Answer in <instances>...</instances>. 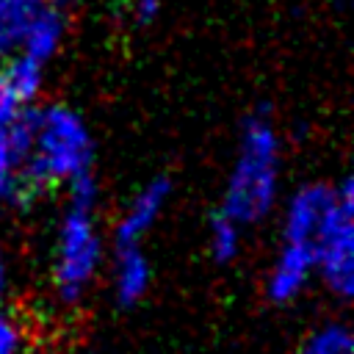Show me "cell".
Here are the masks:
<instances>
[{"instance_id":"6da1fadb","label":"cell","mask_w":354,"mask_h":354,"mask_svg":"<svg viewBox=\"0 0 354 354\" xmlns=\"http://www.w3.org/2000/svg\"><path fill=\"white\" fill-rule=\"evenodd\" d=\"M94 138L83 116L66 105H47L33 111L30 147L19 169L14 199H36L53 185H66L77 174L91 171Z\"/></svg>"},{"instance_id":"ba28073f","label":"cell","mask_w":354,"mask_h":354,"mask_svg":"<svg viewBox=\"0 0 354 354\" xmlns=\"http://www.w3.org/2000/svg\"><path fill=\"white\" fill-rule=\"evenodd\" d=\"M149 260L144 257L138 243L116 246V266H113V299L122 307H133L149 290Z\"/></svg>"},{"instance_id":"277c9868","label":"cell","mask_w":354,"mask_h":354,"mask_svg":"<svg viewBox=\"0 0 354 354\" xmlns=\"http://www.w3.org/2000/svg\"><path fill=\"white\" fill-rule=\"evenodd\" d=\"M332 202L313 241L315 271L324 285L337 296L348 299L354 290V194L351 180L332 185Z\"/></svg>"},{"instance_id":"9a60e30c","label":"cell","mask_w":354,"mask_h":354,"mask_svg":"<svg viewBox=\"0 0 354 354\" xmlns=\"http://www.w3.org/2000/svg\"><path fill=\"white\" fill-rule=\"evenodd\" d=\"M25 108H28V105L17 97V91L8 86V80H6L3 72H0V127H8Z\"/></svg>"},{"instance_id":"7a4b0ae2","label":"cell","mask_w":354,"mask_h":354,"mask_svg":"<svg viewBox=\"0 0 354 354\" xmlns=\"http://www.w3.org/2000/svg\"><path fill=\"white\" fill-rule=\"evenodd\" d=\"M279 194V136L268 113H252L243 122L238 155L224 191V213L241 227L263 221Z\"/></svg>"},{"instance_id":"2e32d148","label":"cell","mask_w":354,"mask_h":354,"mask_svg":"<svg viewBox=\"0 0 354 354\" xmlns=\"http://www.w3.org/2000/svg\"><path fill=\"white\" fill-rule=\"evenodd\" d=\"M160 14V0H136L133 3V17L138 25H149Z\"/></svg>"},{"instance_id":"30bf717a","label":"cell","mask_w":354,"mask_h":354,"mask_svg":"<svg viewBox=\"0 0 354 354\" xmlns=\"http://www.w3.org/2000/svg\"><path fill=\"white\" fill-rule=\"evenodd\" d=\"M44 0H0V64L19 53L22 36Z\"/></svg>"},{"instance_id":"ac0fdd59","label":"cell","mask_w":354,"mask_h":354,"mask_svg":"<svg viewBox=\"0 0 354 354\" xmlns=\"http://www.w3.org/2000/svg\"><path fill=\"white\" fill-rule=\"evenodd\" d=\"M61 3H66V0H61Z\"/></svg>"},{"instance_id":"5b68a950","label":"cell","mask_w":354,"mask_h":354,"mask_svg":"<svg viewBox=\"0 0 354 354\" xmlns=\"http://www.w3.org/2000/svg\"><path fill=\"white\" fill-rule=\"evenodd\" d=\"M171 196V183L169 177H152L124 207L119 224H116V246H130L141 243V238L155 227L160 218L166 202Z\"/></svg>"},{"instance_id":"8fae6325","label":"cell","mask_w":354,"mask_h":354,"mask_svg":"<svg viewBox=\"0 0 354 354\" xmlns=\"http://www.w3.org/2000/svg\"><path fill=\"white\" fill-rule=\"evenodd\" d=\"M210 254L216 263H230L238 257L241 252V224L235 218H230L224 210H218L210 218Z\"/></svg>"},{"instance_id":"5bb4252c","label":"cell","mask_w":354,"mask_h":354,"mask_svg":"<svg viewBox=\"0 0 354 354\" xmlns=\"http://www.w3.org/2000/svg\"><path fill=\"white\" fill-rule=\"evenodd\" d=\"M28 332L11 313L0 310V354H25Z\"/></svg>"},{"instance_id":"4fadbf2b","label":"cell","mask_w":354,"mask_h":354,"mask_svg":"<svg viewBox=\"0 0 354 354\" xmlns=\"http://www.w3.org/2000/svg\"><path fill=\"white\" fill-rule=\"evenodd\" d=\"M19 169H22V155L8 138L6 127H0V202L17 196L19 185Z\"/></svg>"},{"instance_id":"9c48e42d","label":"cell","mask_w":354,"mask_h":354,"mask_svg":"<svg viewBox=\"0 0 354 354\" xmlns=\"http://www.w3.org/2000/svg\"><path fill=\"white\" fill-rule=\"evenodd\" d=\"M64 30H66L64 14L44 0V6L36 11V17L30 19V25H28V30L22 36L19 53L28 55V58H33V61H39V64H47L58 53L61 39H64Z\"/></svg>"},{"instance_id":"52a82bcc","label":"cell","mask_w":354,"mask_h":354,"mask_svg":"<svg viewBox=\"0 0 354 354\" xmlns=\"http://www.w3.org/2000/svg\"><path fill=\"white\" fill-rule=\"evenodd\" d=\"M332 185L324 183H313V185H301L285 207V218H282V241H296V243H310L315 241V232L324 221V213L332 202Z\"/></svg>"},{"instance_id":"8992f818","label":"cell","mask_w":354,"mask_h":354,"mask_svg":"<svg viewBox=\"0 0 354 354\" xmlns=\"http://www.w3.org/2000/svg\"><path fill=\"white\" fill-rule=\"evenodd\" d=\"M315 271V254H313V246L310 243H296V241H282V249L274 260V268L268 274V282H266V293L274 304H288L293 301L310 274Z\"/></svg>"},{"instance_id":"7c38bea8","label":"cell","mask_w":354,"mask_h":354,"mask_svg":"<svg viewBox=\"0 0 354 354\" xmlns=\"http://www.w3.org/2000/svg\"><path fill=\"white\" fill-rule=\"evenodd\" d=\"M296 354H354V340L346 324H324L299 346Z\"/></svg>"},{"instance_id":"e0dca14e","label":"cell","mask_w":354,"mask_h":354,"mask_svg":"<svg viewBox=\"0 0 354 354\" xmlns=\"http://www.w3.org/2000/svg\"><path fill=\"white\" fill-rule=\"evenodd\" d=\"M6 290H8V266H6V257L0 254V304L6 299Z\"/></svg>"},{"instance_id":"3957f363","label":"cell","mask_w":354,"mask_h":354,"mask_svg":"<svg viewBox=\"0 0 354 354\" xmlns=\"http://www.w3.org/2000/svg\"><path fill=\"white\" fill-rule=\"evenodd\" d=\"M102 260V238L97 232L94 207L69 205L58 227L55 243V290L64 304H75L83 299Z\"/></svg>"}]
</instances>
